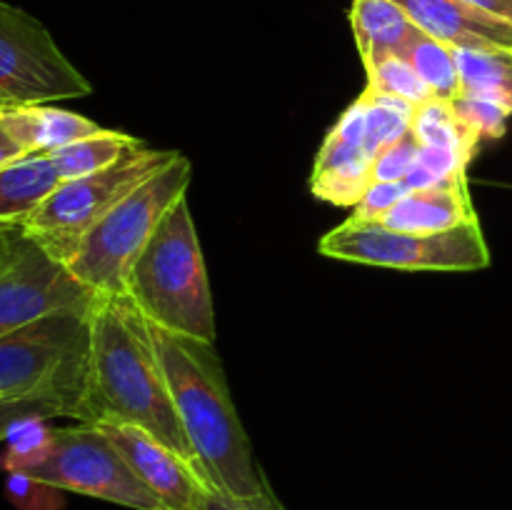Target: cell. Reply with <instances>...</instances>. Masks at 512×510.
I'll return each instance as SVG.
<instances>
[{
	"label": "cell",
	"mask_w": 512,
	"mask_h": 510,
	"mask_svg": "<svg viewBox=\"0 0 512 510\" xmlns=\"http://www.w3.org/2000/svg\"><path fill=\"white\" fill-rule=\"evenodd\" d=\"M83 423L138 425L198 470V460L170 398L150 323L128 295L100 298L90 313Z\"/></svg>",
	"instance_id": "cell-1"
},
{
	"label": "cell",
	"mask_w": 512,
	"mask_h": 510,
	"mask_svg": "<svg viewBox=\"0 0 512 510\" xmlns=\"http://www.w3.org/2000/svg\"><path fill=\"white\" fill-rule=\"evenodd\" d=\"M150 333L175 413L213 495L230 503H250L273 495L253 458L250 438L230 398L215 345L170 333L153 323Z\"/></svg>",
	"instance_id": "cell-2"
},
{
	"label": "cell",
	"mask_w": 512,
	"mask_h": 510,
	"mask_svg": "<svg viewBox=\"0 0 512 510\" xmlns=\"http://www.w3.org/2000/svg\"><path fill=\"white\" fill-rule=\"evenodd\" d=\"M90 313H53L0 335V395L45 418L83 423Z\"/></svg>",
	"instance_id": "cell-3"
},
{
	"label": "cell",
	"mask_w": 512,
	"mask_h": 510,
	"mask_svg": "<svg viewBox=\"0 0 512 510\" xmlns=\"http://www.w3.org/2000/svg\"><path fill=\"white\" fill-rule=\"evenodd\" d=\"M128 298L158 328L215 345V308L188 198L165 213L128 275Z\"/></svg>",
	"instance_id": "cell-4"
},
{
	"label": "cell",
	"mask_w": 512,
	"mask_h": 510,
	"mask_svg": "<svg viewBox=\"0 0 512 510\" xmlns=\"http://www.w3.org/2000/svg\"><path fill=\"white\" fill-rule=\"evenodd\" d=\"M193 180V163L175 155L165 168L130 190L90 228L68 270L98 298L128 295V275L155 228L170 208L185 198Z\"/></svg>",
	"instance_id": "cell-5"
},
{
	"label": "cell",
	"mask_w": 512,
	"mask_h": 510,
	"mask_svg": "<svg viewBox=\"0 0 512 510\" xmlns=\"http://www.w3.org/2000/svg\"><path fill=\"white\" fill-rule=\"evenodd\" d=\"M175 155H178L175 150H153L140 145L100 173L60 180L58 188L18 228L43 245L55 260L68 265L90 228L105 213H110L113 205L120 203L130 190L165 168Z\"/></svg>",
	"instance_id": "cell-6"
},
{
	"label": "cell",
	"mask_w": 512,
	"mask_h": 510,
	"mask_svg": "<svg viewBox=\"0 0 512 510\" xmlns=\"http://www.w3.org/2000/svg\"><path fill=\"white\" fill-rule=\"evenodd\" d=\"M325 258L375 265L395 270H435V273H468L490 265V250L480 220L433 235L403 233L383 223H363L348 218L320 240Z\"/></svg>",
	"instance_id": "cell-7"
},
{
	"label": "cell",
	"mask_w": 512,
	"mask_h": 510,
	"mask_svg": "<svg viewBox=\"0 0 512 510\" xmlns=\"http://www.w3.org/2000/svg\"><path fill=\"white\" fill-rule=\"evenodd\" d=\"M40 20L0 0V98L8 105H50L90 95Z\"/></svg>",
	"instance_id": "cell-8"
},
{
	"label": "cell",
	"mask_w": 512,
	"mask_h": 510,
	"mask_svg": "<svg viewBox=\"0 0 512 510\" xmlns=\"http://www.w3.org/2000/svg\"><path fill=\"white\" fill-rule=\"evenodd\" d=\"M98 300L23 228H8L0 268V335L53 313H93Z\"/></svg>",
	"instance_id": "cell-9"
},
{
	"label": "cell",
	"mask_w": 512,
	"mask_h": 510,
	"mask_svg": "<svg viewBox=\"0 0 512 510\" xmlns=\"http://www.w3.org/2000/svg\"><path fill=\"white\" fill-rule=\"evenodd\" d=\"M28 475L65 493L90 495L133 510H165L158 495L133 473L98 425L55 428L48 460Z\"/></svg>",
	"instance_id": "cell-10"
},
{
	"label": "cell",
	"mask_w": 512,
	"mask_h": 510,
	"mask_svg": "<svg viewBox=\"0 0 512 510\" xmlns=\"http://www.w3.org/2000/svg\"><path fill=\"white\" fill-rule=\"evenodd\" d=\"M98 428L108 435L133 473L158 495L165 510H203L213 490L183 455L138 425L98 423Z\"/></svg>",
	"instance_id": "cell-11"
},
{
	"label": "cell",
	"mask_w": 512,
	"mask_h": 510,
	"mask_svg": "<svg viewBox=\"0 0 512 510\" xmlns=\"http://www.w3.org/2000/svg\"><path fill=\"white\" fill-rule=\"evenodd\" d=\"M415 25L450 48H512V23L463 0H395Z\"/></svg>",
	"instance_id": "cell-12"
},
{
	"label": "cell",
	"mask_w": 512,
	"mask_h": 510,
	"mask_svg": "<svg viewBox=\"0 0 512 510\" xmlns=\"http://www.w3.org/2000/svg\"><path fill=\"white\" fill-rule=\"evenodd\" d=\"M473 220H478V215L470 200L468 178H458L433 188L410 190L380 223L403 233L433 235Z\"/></svg>",
	"instance_id": "cell-13"
},
{
	"label": "cell",
	"mask_w": 512,
	"mask_h": 510,
	"mask_svg": "<svg viewBox=\"0 0 512 510\" xmlns=\"http://www.w3.org/2000/svg\"><path fill=\"white\" fill-rule=\"evenodd\" d=\"M0 125L23 145L28 155H50L103 130L85 115L53 105H0Z\"/></svg>",
	"instance_id": "cell-14"
},
{
	"label": "cell",
	"mask_w": 512,
	"mask_h": 510,
	"mask_svg": "<svg viewBox=\"0 0 512 510\" xmlns=\"http://www.w3.org/2000/svg\"><path fill=\"white\" fill-rule=\"evenodd\" d=\"M350 25L363 65L383 55L403 58L423 33L395 0H353Z\"/></svg>",
	"instance_id": "cell-15"
},
{
	"label": "cell",
	"mask_w": 512,
	"mask_h": 510,
	"mask_svg": "<svg viewBox=\"0 0 512 510\" xmlns=\"http://www.w3.org/2000/svg\"><path fill=\"white\" fill-rule=\"evenodd\" d=\"M58 185L50 155H28L0 170V228L23 225Z\"/></svg>",
	"instance_id": "cell-16"
},
{
	"label": "cell",
	"mask_w": 512,
	"mask_h": 510,
	"mask_svg": "<svg viewBox=\"0 0 512 510\" xmlns=\"http://www.w3.org/2000/svg\"><path fill=\"white\" fill-rule=\"evenodd\" d=\"M460 93L493 100L512 113V48H453Z\"/></svg>",
	"instance_id": "cell-17"
},
{
	"label": "cell",
	"mask_w": 512,
	"mask_h": 510,
	"mask_svg": "<svg viewBox=\"0 0 512 510\" xmlns=\"http://www.w3.org/2000/svg\"><path fill=\"white\" fill-rule=\"evenodd\" d=\"M140 145L143 143L138 138H133V135L103 128L95 135L75 140V143L50 153V160H53L60 180H73L110 168V165L123 160L125 155L133 153Z\"/></svg>",
	"instance_id": "cell-18"
},
{
	"label": "cell",
	"mask_w": 512,
	"mask_h": 510,
	"mask_svg": "<svg viewBox=\"0 0 512 510\" xmlns=\"http://www.w3.org/2000/svg\"><path fill=\"white\" fill-rule=\"evenodd\" d=\"M45 420L48 418L40 413H20L5 425V453L0 455L5 473H30L48 460L55 428Z\"/></svg>",
	"instance_id": "cell-19"
},
{
	"label": "cell",
	"mask_w": 512,
	"mask_h": 510,
	"mask_svg": "<svg viewBox=\"0 0 512 510\" xmlns=\"http://www.w3.org/2000/svg\"><path fill=\"white\" fill-rule=\"evenodd\" d=\"M420 145H433V148H448L455 153H463L473 158L480 148V138L458 118L453 103L443 98H433L415 110L413 128Z\"/></svg>",
	"instance_id": "cell-20"
},
{
	"label": "cell",
	"mask_w": 512,
	"mask_h": 510,
	"mask_svg": "<svg viewBox=\"0 0 512 510\" xmlns=\"http://www.w3.org/2000/svg\"><path fill=\"white\" fill-rule=\"evenodd\" d=\"M365 143L373 155L388 145L410 135L415 118V105L393 95H378L365 90Z\"/></svg>",
	"instance_id": "cell-21"
},
{
	"label": "cell",
	"mask_w": 512,
	"mask_h": 510,
	"mask_svg": "<svg viewBox=\"0 0 512 510\" xmlns=\"http://www.w3.org/2000/svg\"><path fill=\"white\" fill-rule=\"evenodd\" d=\"M403 58L413 65V70L435 98L453 100L455 95H460L458 63H455V50L450 45L420 33V38L410 45Z\"/></svg>",
	"instance_id": "cell-22"
},
{
	"label": "cell",
	"mask_w": 512,
	"mask_h": 510,
	"mask_svg": "<svg viewBox=\"0 0 512 510\" xmlns=\"http://www.w3.org/2000/svg\"><path fill=\"white\" fill-rule=\"evenodd\" d=\"M365 73H368V88L365 90H370V93L403 98L413 103L415 108L435 98L428 85L413 70V65L400 55H383V58L373 60V63L365 65Z\"/></svg>",
	"instance_id": "cell-23"
},
{
	"label": "cell",
	"mask_w": 512,
	"mask_h": 510,
	"mask_svg": "<svg viewBox=\"0 0 512 510\" xmlns=\"http://www.w3.org/2000/svg\"><path fill=\"white\" fill-rule=\"evenodd\" d=\"M470 160L473 158H468V155L463 153H455V150L420 145L418 160H415L413 170H410L408 178H405L403 183L408 185V190H420L448 183V180L465 178Z\"/></svg>",
	"instance_id": "cell-24"
},
{
	"label": "cell",
	"mask_w": 512,
	"mask_h": 510,
	"mask_svg": "<svg viewBox=\"0 0 512 510\" xmlns=\"http://www.w3.org/2000/svg\"><path fill=\"white\" fill-rule=\"evenodd\" d=\"M453 108L458 113V118L478 135L480 140L490 138V140H498L505 135V128H508V120H510V110L503 108V105L493 103V100H485V98H475V95H455L453 100Z\"/></svg>",
	"instance_id": "cell-25"
},
{
	"label": "cell",
	"mask_w": 512,
	"mask_h": 510,
	"mask_svg": "<svg viewBox=\"0 0 512 510\" xmlns=\"http://www.w3.org/2000/svg\"><path fill=\"white\" fill-rule=\"evenodd\" d=\"M63 493L28 473H8L5 478V495L18 510H63Z\"/></svg>",
	"instance_id": "cell-26"
},
{
	"label": "cell",
	"mask_w": 512,
	"mask_h": 510,
	"mask_svg": "<svg viewBox=\"0 0 512 510\" xmlns=\"http://www.w3.org/2000/svg\"><path fill=\"white\" fill-rule=\"evenodd\" d=\"M418 150L420 143L415 140L413 133L383 148L373 158V180H380V183H403L410 170H413L415 160H418Z\"/></svg>",
	"instance_id": "cell-27"
},
{
	"label": "cell",
	"mask_w": 512,
	"mask_h": 510,
	"mask_svg": "<svg viewBox=\"0 0 512 510\" xmlns=\"http://www.w3.org/2000/svg\"><path fill=\"white\" fill-rule=\"evenodd\" d=\"M408 193L410 190L405 183H380V180H373L370 188L365 190L363 198L353 205V215L350 218L363 220V223H378Z\"/></svg>",
	"instance_id": "cell-28"
},
{
	"label": "cell",
	"mask_w": 512,
	"mask_h": 510,
	"mask_svg": "<svg viewBox=\"0 0 512 510\" xmlns=\"http://www.w3.org/2000/svg\"><path fill=\"white\" fill-rule=\"evenodd\" d=\"M203 510H285L280 505V500L273 495L260 500H250V503H230V500L218 498V495H210L208 503L203 505Z\"/></svg>",
	"instance_id": "cell-29"
},
{
	"label": "cell",
	"mask_w": 512,
	"mask_h": 510,
	"mask_svg": "<svg viewBox=\"0 0 512 510\" xmlns=\"http://www.w3.org/2000/svg\"><path fill=\"white\" fill-rule=\"evenodd\" d=\"M28 158V153L23 150V145L18 143V140L13 138V135L8 133V130L0 125V170L8 168V165L18 163V160Z\"/></svg>",
	"instance_id": "cell-30"
},
{
	"label": "cell",
	"mask_w": 512,
	"mask_h": 510,
	"mask_svg": "<svg viewBox=\"0 0 512 510\" xmlns=\"http://www.w3.org/2000/svg\"><path fill=\"white\" fill-rule=\"evenodd\" d=\"M470 8L480 10L485 15H493V18L512 23V0H463Z\"/></svg>",
	"instance_id": "cell-31"
},
{
	"label": "cell",
	"mask_w": 512,
	"mask_h": 510,
	"mask_svg": "<svg viewBox=\"0 0 512 510\" xmlns=\"http://www.w3.org/2000/svg\"><path fill=\"white\" fill-rule=\"evenodd\" d=\"M5 240H8V228H0V268H3L5 258Z\"/></svg>",
	"instance_id": "cell-32"
},
{
	"label": "cell",
	"mask_w": 512,
	"mask_h": 510,
	"mask_svg": "<svg viewBox=\"0 0 512 510\" xmlns=\"http://www.w3.org/2000/svg\"><path fill=\"white\" fill-rule=\"evenodd\" d=\"M0 105H8V103H5V100H3V98H0Z\"/></svg>",
	"instance_id": "cell-33"
}]
</instances>
